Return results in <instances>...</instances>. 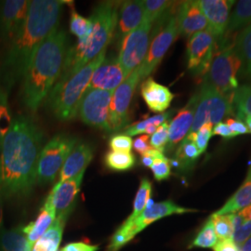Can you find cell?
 Segmentation results:
<instances>
[{"instance_id":"cell-9","label":"cell","mask_w":251,"mask_h":251,"mask_svg":"<svg viewBox=\"0 0 251 251\" xmlns=\"http://www.w3.org/2000/svg\"><path fill=\"white\" fill-rule=\"evenodd\" d=\"M163 25V27L159 25L155 27L156 35L151 37L152 41L146 57L138 67L141 80L147 78L156 69L169 49L179 36L177 12H168Z\"/></svg>"},{"instance_id":"cell-42","label":"cell","mask_w":251,"mask_h":251,"mask_svg":"<svg viewBox=\"0 0 251 251\" xmlns=\"http://www.w3.org/2000/svg\"><path fill=\"white\" fill-rule=\"evenodd\" d=\"M109 147L115 152H131L133 141L126 134L113 135L109 140Z\"/></svg>"},{"instance_id":"cell-4","label":"cell","mask_w":251,"mask_h":251,"mask_svg":"<svg viewBox=\"0 0 251 251\" xmlns=\"http://www.w3.org/2000/svg\"><path fill=\"white\" fill-rule=\"evenodd\" d=\"M120 3L104 1L94 9L90 18L92 22L90 35L67 50L63 71L56 84L68 79L104 50H107L108 44L115 36Z\"/></svg>"},{"instance_id":"cell-15","label":"cell","mask_w":251,"mask_h":251,"mask_svg":"<svg viewBox=\"0 0 251 251\" xmlns=\"http://www.w3.org/2000/svg\"><path fill=\"white\" fill-rule=\"evenodd\" d=\"M197 211L198 210L196 209L179 206L175 204L172 200H166L159 203H154L150 198L144 212L138 219H136V221L131 225L129 238L130 240H132L138 233H141L147 226L152 225V223L160 220L162 218L174 214H184Z\"/></svg>"},{"instance_id":"cell-11","label":"cell","mask_w":251,"mask_h":251,"mask_svg":"<svg viewBox=\"0 0 251 251\" xmlns=\"http://www.w3.org/2000/svg\"><path fill=\"white\" fill-rule=\"evenodd\" d=\"M113 91L88 89L81 100L78 108V117L91 127H95L106 132L110 128V104Z\"/></svg>"},{"instance_id":"cell-46","label":"cell","mask_w":251,"mask_h":251,"mask_svg":"<svg viewBox=\"0 0 251 251\" xmlns=\"http://www.w3.org/2000/svg\"><path fill=\"white\" fill-rule=\"evenodd\" d=\"M99 245H90L85 242L69 243L59 251H97Z\"/></svg>"},{"instance_id":"cell-56","label":"cell","mask_w":251,"mask_h":251,"mask_svg":"<svg viewBox=\"0 0 251 251\" xmlns=\"http://www.w3.org/2000/svg\"><path fill=\"white\" fill-rule=\"evenodd\" d=\"M244 120L246 121L247 126H248V128H249V130H250V132L251 133V117H246Z\"/></svg>"},{"instance_id":"cell-30","label":"cell","mask_w":251,"mask_h":251,"mask_svg":"<svg viewBox=\"0 0 251 251\" xmlns=\"http://www.w3.org/2000/svg\"><path fill=\"white\" fill-rule=\"evenodd\" d=\"M233 109L236 110L238 120L242 121L246 117H251V84L238 87L232 97Z\"/></svg>"},{"instance_id":"cell-34","label":"cell","mask_w":251,"mask_h":251,"mask_svg":"<svg viewBox=\"0 0 251 251\" xmlns=\"http://www.w3.org/2000/svg\"><path fill=\"white\" fill-rule=\"evenodd\" d=\"M13 118L9 105V91L0 83V150L3 141L8 134Z\"/></svg>"},{"instance_id":"cell-41","label":"cell","mask_w":251,"mask_h":251,"mask_svg":"<svg viewBox=\"0 0 251 251\" xmlns=\"http://www.w3.org/2000/svg\"><path fill=\"white\" fill-rule=\"evenodd\" d=\"M169 143V123L165 122L159 126L156 131L150 137V146L160 152H165Z\"/></svg>"},{"instance_id":"cell-13","label":"cell","mask_w":251,"mask_h":251,"mask_svg":"<svg viewBox=\"0 0 251 251\" xmlns=\"http://www.w3.org/2000/svg\"><path fill=\"white\" fill-rule=\"evenodd\" d=\"M215 36L204 30L190 36L187 42L188 70L196 76L206 75L214 58Z\"/></svg>"},{"instance_id":"cell-57","label":"cell","mask_w":251,"mask_h":251,"mask_svg":"<svg viewBox=\"0 0 251 251\" xmlns=\"http://www.w3.org/2000/svg\"><path fill=\"white\" fill-rule=\"evenodd\" d=\"M248 175H250V176H251V169H250V171H249V173H248Z\"/></svg>"},{"instance_id":"cell-20","label":"cell","mask_w":251,"mask_h":251,"mask_svg":"<svg viewBox=\"0 0 251 251\" xmlns=\"http://www.w3.org/2000/svg\"><path fill=\"white\" fill-rule=\"evenodd\" d=\"M144 17V3L141 0H127L120 3L115 38L120 44L123 38L141 25Z\"/></svg>"},{"instance_id":"cell-12","label":"cell","mask_w":251,"mask_h":251,"mask_svg":"<svg viewBox=\"0 0 251 251\" xmlns=\"http://www.w3.org/2000/svg\"><path fill=\"white\" fill-rule=\"evenodd\" d=\"M140 81V72L137 68L114 91L110 104L111 132L120 131L128 124L130 103Z\"/></svg>"},{"instance_id":"cell-39","label":"cell","mask_w":251,"mask_h":251,"mask_svg":"<svg viewBox=\"0 0 251 251\" xmlns=\"http://www.w3.org/2000/svg\"><path fill=\"white\" fill-rule=\"evenodd\" d=\"M92 29V22L90 18H85L75 9H72L70 17V32L82 40L89 36Z\"/></svg>"},{"instance_id":"cell-5","label":"cell","mask_w":251,"mask_h":251,"mask_svg":"<svg viewBox=\"0 0 251 251\" xmlns=\"http://www.w3.org/2000/svg\"><path fill=\"white\" fill-rule=\"evenodd\" d=\"M106 50H104L68 79L54 85L45 101L46 106L57 119L70 121L77 117L81 100L90 87L93 73L106 58Z\"/></svg>"},{"instance_id":"cell-22","label":"cell","mask_w":251,"mask_h":251,"mask_svg":"<svg viewBox=\"0 0 251 251\" xmlns=\"http://www.w3.org/2000/svg\"><path fill=\"white\" fill-rule=\"evenodd\" d=\"M94 150L92 145L87 143H77L73 148L60 171L59 182L72 179L86 171L93 159Z\"/></svg>"},{"instance_id":"cell-10","label":"cell","mask_w":251,"mask_h":251,"mask_svg":"<svg viewBox=\"0 0 251 251\" xmlns=\"http://www.w3.org/2000/svg\"><path fill=\"white\" fill-rule=\"evenodd\" d=\"M152 23L144 19L141 25L123 38L120 43L118 62L129 75L144 61L151 41Z\"/></svg>"},{"instance_id":"cell-52","label":"cell","mask_w":251,"mask_h":251,"mask_svg":"<svg viewBox=\"0 0 251 251\" xmlns=\"http://www.w3.org/2000/svg\"><path fill=\"white\" fill-rule=\"evenodd\" d=\"M237 213H239L240 215L242 216L243 219L246 222H251V205L246 206L245 208H243L242 210H240Z\"/></svg>"},{"instance_id":"cell-49","label":"cell","mask_w":251,"mask_h":251,"mask_svg":"<svg viewBox=\"0 0 251 251\" xmlns=\"http://www.w3.org/2000/svg\"><path fill=\"white\" fill-rule=\"evenodd\" d=\"M213 250L214 251H240L239 247H237L233 240L218 241Z\"/></svg>"},{"instance_id":"cell-23","label":"cell","mask_w":251,"mask_h":251,"mask_svg":"<svg viewBox=\"0 0 251 251\" xmlns=\"http://www.w3.org/2000/svg\"><path fill=\"white\" fill-rule=\"evenodd\" d=\"M141 94L144 102L152 113L165 112L171 106L174 94L171 90L153 80L152 77L144 79L141 86Z\"/></svg>"},{"instance_id":"cell-19","label":"cell","mask_w":251,"mask_h":251,"mask_svg":"<svg viewBox=\"0 0 251 251\" xmlns=\"http://www.w3.org/2000/svg\"><path fill=\"white\" fill-rule=\"evenodd\" d=\"M198 104V93L194 94L184 107L181 108L169 124V143L166 151L176 149L179 143L187 136L192 127Z\"/></svg>"},{"instance_id":"cell-55","label":"cell","mask_w":251,"mask_h":251,"mask_svg":"<svg viewBox=\"0 0 251 251\" xmlns=\"http://www.w3.org/2000/svg\"><path fill=\"white\" fill-rule=\"evenodd\" d=\"M240 251H251V237L249 240L242 245L240 248Z\"/></svg>"},{"instance_id":"cell-27","label":"cell","mask_w":251,"mask_h":251,"mask_svg":"<svg viewBox=\"0 0 251 251\" xmlns=\"http://www.w3.org/2000/svg\"><path fill=\"white\" fill-rule=\"evenodd\" d=\"M251 205V176L247 175L244 183L222 208L217 210L215 215H227L237 213L246 206Z\"/></svg>"},{"instance_id":"cell-50","label":"cell","mask_w":251,"mask_h":251,"mask_svg":"<svg viewBox=\"0 0 251 251\" xmlns=\"http://www.w3.org/2000/svg\"><path fill=\"white\" fill-rule=\"evenodd\" d=\"M246 221L243 219L242 216L239 213H233L232 214V223H233V232L237 230L241 225H244Z\"/></svg>"},{"instance_id":"cell-37","label":"cell","mask_w":251,"mask_h":251,"mask_svg":"<svg viewBox=\"0 0 251 251\" xmlns=\"http://www.w3.org/2000/svg\"><path fill=\"white\" fill-rule=\"evenodd\" d=\"M144 17L148 22L153 24L171 9L174 2L167 0H144Z\"/></svg>"},{"instance_id":"cell-31","label":"cell","mask_w":251,"mask_h":251,"mask_svg":"<svg viewBox=\"0 0 251 251\" xmlns=\"http://www.w3.org/2000/svg\"><path fill=\"white\" fill-rule=\"evenodd\" d=\"M234 46L242 60L243 69L251 78V23L238 35Z\"/></svg>"},{"instance_id":"cell-21","label":"cell","mask_w":251,"mask_h":251,"mask_svg":"<svg viewBox=\"0 0 251 251\" xmlns=\"http://www.w3.org/2000/svg\"><path fill=\"white\" fill-rule=\"evenodd\" d=\"M179 34L190 37L194 34L206 30L207 22L199 6V1H183L177 9Z\"/></svg>"},{"instance_id":"cell-51","label":"cell","mask_w":251,"mask_h":251,"mask_svg":"<svg viewBox=\"0 0 251 251\" xmlns=\"http://www.w3.org/2000/svg\"><path fill=\"white\" fill-rule=\"evenodd\" d=\"M153 157L149 153V152H145L142 157H141V163L142 165L145 167V168H151L152 167V163H153Z\"/></svg>"},{"instance_id":"cell-3","label":"cell","mask_w":251,"mask_h":251,"mask_svg":"<svg viewBox=\"0 0 251 251\" xmlns=\"http://www.w3.org/2000/svg\"><path fill=\"white\" fill-rule=\"evenodd\" d=\"M65 31L55 27L33 54L22 78L21 101L31 113H36L45 101L63 71L67 51Z\"/></svg>"},{"instance_id":"cell-24","label":"cell","mask_w":251,"mask_h":251,"mask_svg":"<svg viewBox=\"0 0 251 251\" xmlns=\"http://www.w3.org/2000/svg\"><path fill=\"white\" fill-rule=\"evenodd\" d=\"M56 219V211L54 209L51 199L50 196L45 200L36 221L30 223L29 225L23 227V231L26 235L27 242L30 249H33V246L36 241L46 233V231L52 225Z\"/></svg>"},{"instance_id":"cell-40","label":"cell","mask_w":251,"mask_h":251,"mask_svg":"<svg viewBox=\"0 0 251 251\" xmlns=\"http://www.w3.org/2000/svg\"><path fill=\"white\" fill-rule=\"evenodd\" d=\"M153 173V177L157 181L168 179L171 175V160L166 157L164 153L154 158L152 167L150 168Z\"/></svg>"},{"instance_id":"cell-45","label":"cell","mask_w":251,"mask_h":251,"mask_svg":"<svg viewBox=\"0 0 251 251\" xmlns=\"http://www.w3.org/2000/svg\"><path fill=\"white\" fill-rule=\"evenodd\" d=\"M226 124L228 126L231 133L233 134V138L239 135L248 134L251 133L248 126L243 123L242 121L238 119L229 118L226 121Z\"/></svg>"},{"instance_id":"cell-2","label":"cell","mask_w":251,"mask_h":251,"mask_svg":"<svg viewBox=\"0 0 251 251\" xmlns=\"http://www.w3.org/2000/svg\"><path fill=\"white\" fill-rule=\"evenodd\" d=\"M65 3L63 0L30 2L25 22L9 44L0 65V83L8 91L22 80L38 46L59 25Z\"/></svg>"},{"instance_id":"cell-1","label":"cell","mask_w":251,"mask_h":251,"mask_svg":"<svg viewBox=\"0 0 251 251\" xmlns=\"http://www.w3.org/2000/svg\"><path fill=\"white\" fill-rule=\"evenodd\" d=\"M43 141V131L32 117H13L0 150V191L3 198H25L33 191Z\"/></svg>"},{"instance_id":"cell-54","label":"cell","mask_w":251,"mask_h":251,"mask_svg":"<svg viewBox=\"0 0 251 251\" xmlns=\"http://www.w3.org/2000/svg\"><path fill=\"white\" fill-rule=\"evenodd\" d=\"M157 126L154 125H150L148 126L147 127H146V129H145V131H144V133H146V135H151L152 136L155 131H156V129H157Z\"/></svg>"},{"instance_id":"cell-25","label":"cell","mask_w":251,"mask_h":251,"mask_svg":"<svg viewBox=\"0 0 251 251\" xmlns=\"http://www.w3.org/2000/svg\"><path fill=\"white\" fill-rule=\"evenodd\" d=\"M71 213L72 212H66L57 216L50 227L36 241L32 251H58L62 241L64 226Z\"/></svg>"},{"instance_id":"cell-14","label":"cell","mask_w":251,"mask_h":251,"mask_svg":"<svg viewBox=\"0 0 251 251\" xmlns=\"http://www.w3.org/2000/svg\"><path fill=\"white\" fill-rule=\"evenodd\" d=\"M28 0H7L0 7V38L9 45L24 25L30 7Z\"/></svg>"},{"instance_id":"cell-35","label":"cell","mask_w":251,"mask_h":251,"mask_svg":"<svg viewBox=\"0 0 251 251\" xmlns=\"http://www.w3.org/2000/svg\"><path fill=\"white\" fill-rule=\"evenodd\" d=\"M173 110L170 111V112H167V113H163L160 115H157V116H153L152 117H148V118H145L142 121H139V122H136L132 125L128 126L125 128V133L124 134L126 136H129V137H134L137 135L142 134L144 133L146 127L148 126L154 125L159 126L162 125L163 123L165 122H168L169 119H171V116L173 114Z\"/></svg>"},{"instance_id":"cell-18","label":"cell","mask_w":251,"mask_h":251,"mask_svg":"<svg viewBox=\"0 0 251 251\" xmlns=\"http://www.w3.org/2000/svg\"><path fill=\"white\" fill-rule=\"evenodd\" d=\"M85 171L72 179L57 182L50 193L56 217L66 212H72L76 204V198L80 192L81 184Z\"/></svg>"},{"instance_id":"cell-48","label":"cell","mask_w":251,"mask_h":251,"mask_svg":"<svg viewBox=\"0 0 251 251\" xmlns=\"http://www.w3.org/2000/svg\"><path fill=\"white\" fill-rule=\"evenodd\" d=\"M212 135L222 136V137H224L225 139H227V140H230V139H233V134L231 133L228 126H227L226 123H224V122H220V123H218L217 125H215V126L212 129Z\"/></svg>"},{"instance_id":"cell-7","label":"cell","mask_w":251,"mask_h":251,"mask_svg":"<svg viewBox=\"0 0 251 251\" xmlns=\"http://www.w3.org/2000/svg\"><path fill=\"white\" fill-rule=\"evenodd\" d=\"M197 93L198 104L189 133H197L200 127L206 123L217 125L226 116L233 113L232 97L219 93L205 79Z\"/></svg>"},{"instance_id":"cell-28","label":"cell","mask_w":251,"mask_h":251,"mask_svg":"<svg viewBox=\"0 0 251 251\" xmlns=\"http://www.w3.org/2000/svg\"><path fill=\"white\" fill-rule=\"evenodd\" d=\"M152 182L147 179L143 178L141 179L140 187L137 191V194L135 196L134 203H133V211L129 215V217L126 220L123 224V226L130 233L131 225L138 219L140 215L144 212L146 208L147 203L149 199L151 198L152 195Z\"/></svg>"},{"instance_id":"cell-32","label":"cell","mask_w":251,"mask_h":251,"mask_svg":"<svg viewBox=\"0 0 251 251\" xmlns=\"http://www.w3.org/2000/svg\"><path fill=\"white\" fill-rule=\"evenodd\" d=\"M103 161L106 168L111 171H126L134 167L136 158L132 152L108 151Z\"/></svg>"},{"instance_id":"cell-43","label":"cell","mask_w":251,"mask_h":251,"mask_svg":"<svg viewBox=\"0 0 251 251\" xmlns=\"http://www.w3.org/2000/svg\"><path fill=\"white\" fill-rule=\"evenodd\" d=\"M212 129H213V125L210 123H206L200 127V129L196 134L194 143L196 144L199 152L201 153L205 152L207 148V144L212 136Z\"/></svg>"},{"instance_id":"cell-38","label":"cell","mask_w":251,"mask_h":251,"mask_svg":"<svg viewBox=\"0 0 251 251\" xmlns=\"http://www.w3.org/2000/svg\"><path fill=\"white\" fill-rule=\"evenodd\" d=\"M210 220L215 229L216 235L219 241L232 240L233 234L232 214L227 215H215L212 214Z\"/></svg>"},{"instance_id":"cell-8","label":"cell","mask_w":251,"mask_h":251,"mask_svg":"<svg viewBox=\"0 0 251 251\" xmlns=\"http://www.w3.org/2000/svg\"><path fill=\"white\" fill-rule=\"evenodd\" d=\"M77 143V138L66 134L56 135L49 141L39 155L36 183L40 185L53 183L66 158Z\"/></svg>"},{"instance_id":"cell-26","label":"cell","mask_w":251,"mask_h":251,"mask_svg":"<svg viewBox=\"0 0 251 251\" xmlns=\"http://www.w3.org/2000/svg\"><path fill=\"white\" fill-rule=\"evenodd\" d=\"M201 154L196 144L184 138L176 147L174 159L171 160V168L173 166L183 172L190 171Z\"/></svg>"},{"instance_id":"cell-36","label":"cell","mask_w":251,"mask_h":251,"mask_svg":"<svg viewBox=\"0 0 251 251\" xmlns=\"http://www.w3.org/2000/svg\"><path fill=\"white\" fill-rule=\"evenodd\" d=\"M218 237L216 235L215 229L210 218L206 221V224L201 228L196 238L189 246V249L192 248H205L213 249L218 243Z\"/></svg>"},{"instance_id":"cell-47","label":"cell","mask_w":251,"mask_h":251,"mask_svg":"<svg viewBox=\"0 0 251 251\" xmlns=\"http://www.w3.org/2000/svg\"><path fill=\"white\" fill-rule=\"evenodd\" d=\"M133 148L136 152L143 155L152 148L150 146V137L148 135H143L138 137L133 142Z\"/></svg>"},{"instance_id":"cell-44","label":"cell","mask_w":251,"mask_h":251,"mask_svg":"<svg viewBox=\"0 0 251 251\" xmlns=\"http://www.w3.org/2000/svg\"><path fill=\"white\" fill-rule=\"evenodd\" d=\"M251 237V222H245L237 230L233 232V242L237 246L241 247Z\"/></svg>"},{"instance_id":"cell-17","label":"cell","mask_w":251,"mask_h":251,"mask_svg":"<svg viewBox=\"0 0 251 251\" xmlns=\"http://www.w3.org/2000/svg\"><path fill=\"white\" fill-rule=\"evenodd\" d=\"M128 75L116 56L106 57L93 73L89 89L115 91Z\"/></svg>"},{"instance_id":"cell-16","label":"cell","mask_w":251,"mask_h":251,"mask_svg":"<svg viewBox=\"0 0 251 251\" xmlns=\"http://www.w3.org/2000/svg\"><path fill=\"white\" fill-rule=\"evenodd\" d=\"M233 0H200L199 6L207 22L206 30L217 39L227 31Z\"/></svg>"},{"instance_id":"cell-29","label":"cell","mask_w":251,"mask_h":251,"mask_svg":"<svg viewBox=\"0 0 251 251\" xmlns=\"http://www.w3.org/2000/svg\"><path fill=\"white\" fill-rule=\"evenodd\" d=\"M1 251H32L23 227L4 230L1 236Z\"/></svg>"},{"instance_id":"cell-33","label":"cell","mask_w":251,"mask_h":251,"mask_svg":"<svg viewBox=\"0 0 251 251\" xmlns=\"http://www.w3.org/2000/svg\"><path fill=\"white\" fill-rule=\"evenodd\" d=\"M251 23V0L238 1L236 7L230 16L227 33L233 32Z\"/></svg>"},{"instance_id":"cell-53","label":"cell","mask_w":251,"mask_h":251,"mask_svg":"<svg viewBox=\"0 0 251 251\" xmlns=\"http://www.w3.org/2000/svg\"><path fill=\"white\" fill-rule=\"evenodd\" d=\"M3 197H2V194H1V191H0V243H1V236H2V233L4 232V229H3ZM0 251H1V246H0Z\"/></svg>"},{"instance_id":"cell-6","label":"cell","mask_w":251,"mask_h":251,"mask_svg":"<svg viewBox=\"0 0 251 251\" xmlns=\"http://www.w3.org/2000/svg\"><path fill=\"white\" fill-rule=\"evenodd\" d=\"M243 69V63L235 46L226 45L213 58L205 80L219 93L233 97L238 86L237 75Z\"/></svg>"}]
</instances>
